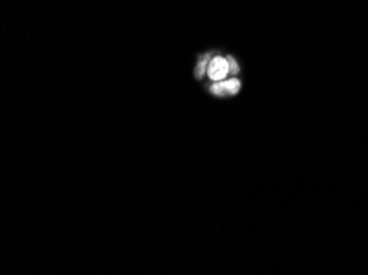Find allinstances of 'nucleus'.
I'll return each mask as SVG.
<instances>
[{
    "instance_id": "f257e3e1",
    "label": "nucleus",
    "mask_w": 368,
    "mask_h": 275,
    "mask_svg": "<svg viewBox=\"0 0 368 275\" xmlns=\"http://www.w3.org/2000/svg\"><path fill=\"white\" fill-rule=\"evenodd\" d=\"M208 76L213 81H220L226 77L227 73L230 72L228 63L226 59L222 56H216L208 64Z\"/></svg>"
},
{
    "instance_id": "f03ea898",
    "label": "nucleus",
    "mask_w": 368,
    "mask_h": 275,
    "mask_svg": "<svg viewBox=\"0 0 368 275\" xmlns=\"http://www.w3.org/2000/svg\"><path fill=\"white\" fill-rule=\"evenodd\" d=\"M240 89V81L238 80H230L227 81H220L212 85L211 92L217 96L235 95Z\"/></svg>"
},
{
    "instance_id": "20e7f679",
    "label": "nucleus",
    "mask_w": 368,
    "mask_h": 275,
    "mask_svg": "<svg viewBox=\"0 0 368 275\" xmlns=\"http://www.w3.org/2000/svg\"><path fill=\"white\" fill-rule=\"evenodd\" d=\"M226 61H227V63H228V68H230V72L232 74H237V73L239 72L238 65H237L236 61L234 59H233L232 56H228L227 59H226Z\"/></svg>"
},
{
    "instance_id": "7ed1b4c3",
    "label": "nucleus",
    "mask_w": 368,
    "mask_h": 275,
    "mask_svg": "<svg viewBox=\"0 0 368 275\" xmlns=\"http://www.w3.org/2000/svg\"><path fill=\"white\" fill-rule=\"evenodd\" d=\"M208 59H210L208 55H204L203 57H201V60H200V62L198 63V67H196V71H195L196 77H198V79L202 77L204 72H205V67L208 64Z\"/></svg>"
}]
</instances>
